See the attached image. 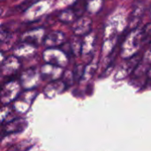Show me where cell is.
Here are the masks:
<instances>
[{"label":"cell","mask_w":151,"mask_h":151,"mask_svg":"<svg viewBox=\"0 0 151 151\" xmlns=\"http://www.w3.org/2000/svg\"><path fill=\"white\" fill-rule=\"evenodd\" d=\"M43 58L48 64L62 67L67 63V57L65 52L60 49L48 48L43 53Z\"/></svg>","instance_id":"1"},{"label":"cell","mask_w":151,"mask_h":151,"mask_svg":"<svg viewBox=\"0 0 151 151\" xmlns=\"http://www.w3.org/2000/svg\"><path fill=\"white\" fill-rule=\"evenodd\" d=\"M19 85L18 84V82L14 81H6L5 84L2 87V91H1V101L3 104H5L16 99L19 96Z\"/></svg>","instance_id":"2"},{"label":"cell","mask_w":151,"mask_h":151,"mask_svg":"<svg viewBox=\"0 0 151 151\" xmlns=\"http://www.w3.org/2000/svg\"><path fill=\"white\" fill-rule=\"evenodd\" d=\"M27 127V121L24 119H14L11 122H7L6 124H3L2 127V137L4 138L5 135H9L13 133L21 132Z\"/></svg>","instance_id":"3"},{"label":"cell","mask_w":151,"mask_h":151,"mask_svg":"<svg viewBox=\"0 0 151 151\" xmlns=\"http://www.w3.org/2000/svg\"><path fill=\"white\" fill-rule=\"evenodd\" d=\"M140 61H141V58H140V57L138 55H134L132 58H130L127 60V62L123 65V67L121 69H119V71L118 72L117 79L125 78L127 74L132 73L138 66Z\"/></svg>","instance_id":"4"},{"label":"cell","mask_w":151,"mask_h":151,"mask_svg":"<svg viewBox=\"0 0 151 151\" xmlns=\"http://www.w3.org/2000/svg\"><path fill=\"white\" fill-rule=\"evenodd\" d=\"M65 35L61 32H52L49 34L44 39V44L49 48L62 45L65 42Z\"/></svg>","instance_id":"5"},{"label":"cell","mask_w":151,"mask_h":151,"mask_svg":"<svg viewBox=\"0 0 151 151\" xmlns=\"http://www.w3.org/2000/svg\"><path fill=\"white\" fill-rule=\"evenodd\" d=\"M88 7V0H77L75 4L71 7L74 14L77 18L82 16L84 12L87 10Z\"/></svg>","instance_id":"6"},{"label":"cell","mask_w":151,"mask_h":151,"mask_svg":"<svg viewBox=\"0 0 151 151\" xmlns=\"http://www.w3.org/2000/svg\"><path fill=\"white\" fill-rule=\"evenodd\" d=\"M65 88V83L62 82V81H53L51 82L50 84H49L46 88H45V94L48 97H50L51 96V94L53 93V90H57L58 93H61L63 91Z\"/></svg>","instance_id":"7"},{"label":"cell","mask_w":151,"mask_h":151,"mask_svg":"<svg viewBox=\"0 0 151 151\" xmlns=\"http://www.w3.org/2000/svg\"><path fill=\"white\" fill-rule=\"evenodd\" d=\"M142 13H143V6L142 5H138L134 8V11L133 12V15H132V18H131V20H130V26L133 27V28H136L135 27L139 24V21L137 17L140 19L141 16H142Z\"/></svg>","instance_id":"8"},{"label":"cell","mask_w":151,"mask_h":151,"mask_svg":"<svg viewBox=\"0 0 151 151\" xmlns=\"http://www.w3.org/2000/svg\"><path fill=\"white\" fill-rule=\"evenodd\" d=\"M76 18H77L76 15L74 14V12H73V10L71 8L63 11L59 14V19L65 23H70V22L73 21Z\"/></svg>","instance_id":"9"},{"label":"cell","mask_w":151,"mask_h":151,"mask_svg":"<svg viewBox=\"0 0 151 151\" xmlns=\"http://www.w3.org/2000/svg\"><path fill=\"white\" fill-rule=\"evenodd\" d=\"M32 146L33 144L29 141H24L22 142L13 145L6 151H27Z\"/></svg>","instance_id":"10"},{"label":"cell","mask_w":151,"mask_h":151,"mask_svg":"<svg viewBox=\"0 0 151 151\" xmlns=\"http://www.w3.org/2000/svg\"><path fill=\"white\" fill-rule=\"evenodd\" d=\"M142 39L143 41H148L151 39V24L145 26L142 30Z\"/></svg>","instance_id":"11"},{"label":"cell","mask_w":151,"mask_h":151,"mask_svg":"<svg viewBox=\"0 0 151 151\" xmlns=\"http://www.w3.org/2000/svg\"><path fill=\"white\" fill-rule=\"evenodd\" d=\"M148 75H149V78H150V79H151V67L150 68L149 72H148Z\"/></svg>","instance_id":"12"}]
</instances>
